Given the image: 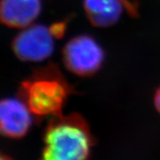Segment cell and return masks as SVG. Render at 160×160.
<instances>
[{"label":"cell","mask_w":160,"mask_h":160,"mask_svg":"<svg viewBox=\"0 0 160 160\" xmlns=\"http://www.w3.org/2000/svg\"><path fill=\"white\" fill-rule=\"evenodd\" d=\"M74 92L54 64L36 69L18 89V98L27 105L38 118L55 117L62 110L69 97Z\"/></svg>","instance_id":"6da1fadb"},{"label":"cell","mask_w":160,"mask_h":160,"mask_svg":"<svg viewBox=\"0 0 160 160\" xmlns=\"http://www.w3.org/2000/svg\"><path fill=\"white\" fill-rule=\"evenodd\" d=\"M44 142L41 160H88L93 138L81 115L60 114L46 126Z\"/></svg>","instance_id":"7a4b0ae2"},{"label":"cell","mask_w":160,"mask_h":160,"mask_svg":"<svg viewBox=\"0 0 160 160\" xmlns=\"http://www.w3.org/2000/svg\"><path fill=\"white\" fill-rule=\"evenodd\" d=\"M105 54L98 42L88 35L76 36L66 43L62 50L63 63L71 73L90 77L101 69Z\"/></svg>","instance_id":"3957f363"},{"label":"cell","mask_w":160,"mask_h":160,"mask_svg":"<svg viewBox=\"0 0 160 160\" xmlns=\"http://www.w3.org/2000/svg\"><path fill=\"white\" fill-rule=\"evenodd\" d=\"M54 36L50 28L45 25L32 24L24 29L13 38L12 50L15 56L23 62H43L52 54Z\"/></svg>","instance_id":"277c9868"},{"label":"cell","mask_w":160,"mask_h":160,"mask_svg":"<svg viewBox=\"0 0 160 160\" xmlns=\"http://www.w3.org/2000/svg\"><path fill=\"white\" fill-rule=\"evenodd\" d=\"M32 125V113L20 98L0 100V135L22 138Z\"/></svg>","instance_id":"5b68a950"},{"label":"cell","mask_w":160,"mask_h":160,"mask_svg":"<svg viewBox=\"0 0 160 160\" xmlns=\"http://www.w3.org/2000/svg\"><path fill=\"white\" fill-rule=\"evenodd\" d=\"M83 4L88 20L98 28L114 25L125 12L137 13V7L129 0H84Z\"/></svg>","instance_id":"8992f818"},{"label":"cell","mask_w":160,"mask_h":160,"mask_svg":"<svg viewBox=\"0 0 160 160\" xmlns=\"http://www.w3.org/2000/svg\"><path fill=\"white\" fill-rule=\"evenodd\" d=\"M42 10L40 0H0V24L24 29L32 25Z\"/></svg>","instance_id":"52a82bcc"},{"label":"cell","mask_w":160,"mask_h":160,"mask_svg":"<svg viewBox=\"0 0 160 160\" xmlns=\"http://www.w3.org/2000/svg\"><path fill=\"white\" fill-rule=\"evenodd\" d=\"M52 33L54 36L55 38H59L61 37H62V35L65 32V29H66V25L64 22H58L52 25L50 27Z\"/></svg>","instance_id":"ba28073f"},{"label":"cell","mask_w":160,"mask_h":160,"mask_svg":"<svg viewBox=\"0 0 160 160\" xmlns=\"http://www.w3.org/2000/svg\"><path fill=\"white\" fill-rule=\"evenodd\" d=\"M153 102H154L155 108L160 113V86L157 89V91L155 92Z\"/></svg>","instance_id":"9c48e42d"},{"label":"cell","mask_w":160,"mask_h":160,"mask_svg":"<svg viewBox=\"0 0 160 160\" xmlns=\"http://www.w3.org/2000/svg\"><path fill=\"white\" fill-rule=\"evenodd\" d=\"M0 160H9L7 158H6V157H3V156H1L0 155Z\"/></svg>","instance_id":"30bf717a"}]
</instances>
